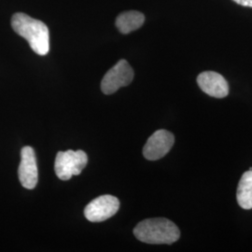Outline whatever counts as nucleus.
<instances>
[{"mask_svg": "<svg viewBox=\"0 0 252 252\" xmlns=\"http://www.w3.org/2000/svg\"><path fill=\"white\" fill-rule=\"evenodd\" d=\"M145 16L143 13L130 10L121 13L116 19V27L123 34H129L143 26Z\"/></svg>", "mask_w": 252, "mask_h": 252, "instance_id": "1a4fd4ad", "label": "nucleus"}, {"mask_svg": "<svg viewBox=\"0 0 252 252\" xmlns=\"http://www.w3.org/2000/svg\"><path fill=\"white\" fill-rule=\"evenodd\" d=\"M88 162V156L83 151L68 150L59 152L54 162L56 176L61 180H68L73 176H79Z\"/></svg>", "mask_w": 252, "mask_h": 252, "instance_id": "7ed1b4c3", "label": "nucleus"}, {"mask_svg": "<svg viewBox=\"0 0 252 252\" xmlns=\"http://www.w3.org/2000/svg\"><path fill=\"white\" fill-rule=\"evenodd\" d=\"M175 142V136L166 130H158L150 136L143 148V155L147 160L156 161L164 157Z\"/></svg>", "mask_w": 252, "mask_h": 252, "instance_id": "423d86ee", "label": "nucleus"}, {"mask_svg": "<svg viewBox=\"0 0 252 252\" xmlns=\"http://www.w3.org/2000/svg\"><path fill=\"white\" fill-rule=\"evenodd\" d=\"M233 1L244 7L252 8V0H233Z\"/></svg>", "mask_w": 252, "mask_h": 252, "instance_id": "9b49d317", "label": "nucleus"}, {"mask_svg": "<svg viewBox=\"0 0 252 252\" xmlns=\"http://www.w3.org/2000/svg\"><path fill=\"white\" fill-rule=\"evenodd\" d=\"M135 237L143 243L161 245L177 242L180 237V229L165 218L147 219L134 229Z\"/></svg>", "mask_w": 252, "mask_h": 252, "instance_id": "f03ea898", "label": "nucleus"}, {"mask_svg": "<svg viewBox=\"0 0 252 252\" xmlns=\"http://www.w3.org/2000/svg\"><path fill=\"white\" fill-rule=\"evenodd\" d=\"M11 27L36 54L43 56L50 52V32L43 22L19 12L12 16Z\"/></svg>", "mask_w": 252, "mask_h": 252, "instance_id": "f257e3e1", "label": "nucleus"}, {"mask_svg": "<svg viewBox=\"0 0 252 252\" xmlns=\"http://www.w3.org/2000/svg\"><path fill=\"white\" fill-rule=\"evenodd\" d=\"M197 83L205 94L215 98H224L229 94V84L225 78L214 71H205L199 74Z\"/></svg>", "mask_w": 252, "mask_h": 252, "instance_id": "6e6552de", "label": "nucleus"}, {"mask_svg": "<svg viewBox=\"0 0 252 252\" xmlns=\"http://www.w3.org/2000/svg\"><path fill=\"white\" fill-rule=\"evenodd\" d=\"M120 208L117 197L109 194L94 199L84 209V216L92 222H101L114 216Z\"/></svg>", "mask_w": 252, "mask_h": 252, "instance_id": "39448f33", "label": "nucleus"}, {"mask_svg": "<svg viewBox=\"0 0 252 252\" xmlns=\"http://www.w3.org/2000/svg\"><path fill=\"white\" fill-rule=\"evenodd\" d=\"M134 79V70L126 60H120L111 67L101 81V90L105 94H112L120 88L129 85Z\"/></svg>", "mask_w": 252, "mask_h": 252, "instance_id": "20e7f679", "label": "nucleus"}, {"mask_svg": "<svg viewBox=\"0 0 252 252\" xmlns=\"http://www.w3.org/2000/svg\"><path fill=\"white\" fill-rule=\"evenodd\" d=\"M18 176L24 188L34 189L38 180L36 153L33 148L27 146L21 151V162L19 165Z\"/></svg>", "mask_w": 252, "mask_h": 252, "instance_id": "0eeeda50", "label": "nucleus"}, {"mask_svg": "<svg viewBox=\"0 0 252 252\" xmlns=\"http://www.w3.org/2000/svg\"><path fill=\"white\" fill-rule=\"evenodd\" d=\"M236 200L243 209H252V170L245 172L242 175L237 187Z\"/></svg>", "mask_w": 252, "mask_h": 252, "instance_id": "9d476101", "label": "nucleus"}]
</instances>
